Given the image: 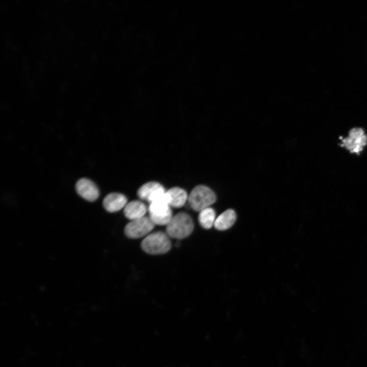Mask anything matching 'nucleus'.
I'll list each match as a JSON object with an SVG mask.
<instances>
[{"mask_svg":"<svg viewBox=\"0 0 367 367\" xmlns=\"http://www.w3.org/2000/svg\"><path fill=\"white\" fill-rule=\"evenodd\" d=\"M194 229V222L189 215L180 212L173 216L166 226V233L169 237L182 239L190 235Z\"/></svg>","mask_w":367,"mask_h":367,"instance_id":"1","label":"nucleus"},{"mask_svg":"<svg viewBox=\"0 0 367 367\" xmlns=\"http://www.w3.org/2000/svg\"><path fill=\"white\" fill-rule=\"evenodd\" d=\"M141 246L143 250L148 254L159 255L168 252L171 243L166 233L156 231L148 234L141 242Z\"/></svg>","mask_w":367,"mask_h":367,"instance_id":"2","label":"nucleus"},{"mask_svg":"<svg viewBox=\"0 0 367 367\" xmlns=\"http://www.w3.org/2000/svg\"><path fill=\"white\" fill-rule=\"evenodd\" d=\"M216 200V197L214 192L203 185L195 187L188 197V201L191 208L199 212L209 207Z\"/></svg>","mask_w":367,"mask_h":367,"instance_id":"3","label":"nucleus"},{"mask_svg":"<svg viewBox=\"0 0 367 367\" xmlns=\"http://www.w3.org/2000/svg\"><path fill=\"white\" fill-rule=\"evenodd\" d=\"M149 218L154 224L167 225L173 217L167 200H160L150 203L148 207Z\"/></svg>","mask_w":367,"mask_h":367,"instance_id":"4","label":"nucleus"},{"mask_svg":"<svg viewBox=\"0 0 367 367\" xmlns=\"http://www.w3.org/2000/svg\"><path fill=\"white\" fill-rule=\"evenodd\" d=\"M367 145V135L360 127L351 129L348 136L342 140L341 146L352 153L359 154Z\"/></svg>","mask_w":367,"mask_h":367,"instance_id":"5","label":"nucleus"},{"mask_svg":"<svg viewBox=\"0 0 367 367\" xmlns=\"http://www.w3.org/2000/svg\"><path fill=\"white\" fill-rule=\"evenodd\" d=\"M154 224L149 217L130 221L124 228V233L131 239H138L147 236L153 229Z\"/></svg>","mask_w":367,"mask_h":367,"instance_id":"6","label":"nucleus"},{"mask_svg":"<svg viewBox=\"0 0 367 367\" xmlns=\"http://www.w3.org/2000/svg\"><path fill=\"white\" fill-rule=\"evenodd\" d=\"M75 189L79 195L89 201L96 200L99 195L97 186L87 178L79 179L76 184Z\"/></svg>","mask_w":367,"mask_h":367,"instance_id":"7","label":"nucleus"},{"mask_svg":"<svg viewBox=\"0 0 367 367\" xmlns=\"http://www.w3.org/2000/svg\"><path fill=\"white\" fill-rule=\"evenodd\" d=\"M127 204V198L120 193H112L107 195L103 200L105 209L110 213L118 212L124 208Z\"/></svg>","mask_w":367,"mask_h":367,"instance_id":"8","label":"nucleus"},{"mask_svg":"<svg viewBox=\"0 0 367 367\" xmlns=\"http://www.w3.org/2000/svg\"><path fill=\"white\" fill-rule=\"evenodd\" d=\"M123 212L125 217L132 221L144 217L147 208L143 202L134 200L126 204Z\"/></svg>","mask_w":367,"mask_h":367,"instance_id":"9","label":"nucleus"},{"mask_svg":"<svg viewBox=\"0 0 367 367\" xmlns=\"http://www.w3.org/2000/svg\"><path fill=\"white\" fill-rule=\"evenodd\" d=\"M169 205L173 207L179 208L184 205L188 196L186 192L178 187H174L166 191Z\"/></svg>","mask_w":367,"mask_h":367,"instance_id":"10","label":"nucleus"},{"mask_svg":"<svg viewBox=\"0 0 367 367\" xmlns=\"http://www.w3.org/2000/svg\"><path fill=\"white\" fill-rule=\"evenodd\" d=\"M236 220V214L232 209H228L220 214L216 219L214 227L219 230H225L231 227Z\"/></svg>","mask_w":367,"mask_h":367,"instance_id":"11","label":"nucleus"},{"mask_svg":"<svg viewBox=\"0 0 367 367\" xmlns=\"http://www.w3.org/2000/svg\"><path fill=\"white\" fill-rule=\"evenodd\" d=\"M163 187L159 182L149 181L141 186L138 190L137 194L140 198L149 201L150 197L160 189Z\"/></svg>","mask_w":367,"mask_h":367,"instance_id":"12","label":"nucleus"},{"mask_svg":"<svg viewBox=\"0 0 367 367\" xmlns=\"http://www.w3.org/2000/svg\"><path fill=\"white\" fill-rule=\"evenodd\" d=\"M216 219L215 211L212 207L206 208L199 212L198 221L203 228H211L214 225Z\"/></svg>","mask_w":367,"mask_h":367,"instance_id":"13","label":"nucleus"}]
</instances>
